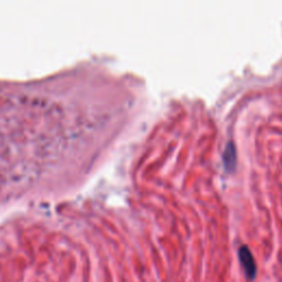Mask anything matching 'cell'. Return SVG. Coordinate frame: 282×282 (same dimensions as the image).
Segmentation results:
<instances>
[{
    "mask_svg": "<svg viewBox=\"0 0 282 282\" xmlns=\"http://www.w3.org/2000/svg\"><path fill=\"white\" fill-rule=\"evenodd\" d=\"M223 158H224V164H225L226 169L230 170V169H233L235 167V163H236V148H235V144H234L233 141L227 142L225 150H224Z\"/></svg>",
    "mask_w": 282,
    "mask_h": 282,
    "instance_id": "obj_2",
    "label": "cell"
},
{
    "mask_svg": "<svg viewBox=\"0 0 282 282\" xmlns=\"http://www.w3.org/2000/svg\"><path fill=\"white\" fill-rule=\"evenodd\" d=\"M238 259H240L246 279L250 282L255 281L257 278V264L247 245H242L238 249Z\"/></svg>",
    "mask_w": 282,
    "mask_h": 282,
    "instance_id": "obj_1",
    "label": "cell"
}]
</instances>
